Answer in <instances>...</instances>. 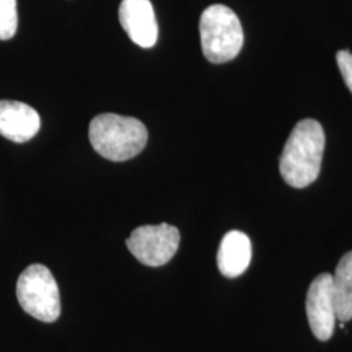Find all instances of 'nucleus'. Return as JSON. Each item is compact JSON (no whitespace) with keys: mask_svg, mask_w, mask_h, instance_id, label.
I'll list each match as a JSON object with an SVG mask.
<instances>
[{"mask_svg":"<svg viewBox=\"0 0 352 352\" xmlns=\"http://www.w3.org/2000/svg\"><path fill=\"white\" fill-rule=\"evenodd\" d=\"M179 243V230L161 223L138 227L126 239V247L141 264L157 267L167 264L175 256Z\"/></svg>","mask_w":352,"mask_h":352,"instance_id":"5","label":"nucleus"},{"mask_svg":"<svg viewBox=\"0 0 352 352\" xmlns=\"http://www.w3.org/2000/svg\"><path fill=\"white\" fill-rule=\"evenodd\" d=\"M89 140L94 151L103 158L123 162L144 151L148 142V129L136 118L101 113L89 126Z\"/></svg>","mask_w":352,"mask_h":352,"instance_id":"2","label":"nucleus"},{"mask_svg":"<svg viewBox=\"0 0 352 352\" xmlns=\"http://www.w3.org/2000/svg\"><path fill=\"white\" fill-rule=\"evenodd\" d=\"M17 32V1L0 0V39L8 41Z\"/></svg>","mask_w":352,"mask_h":352,"instance_id":"11","label":"nucleus"},{"mask_svg":"<svg viewBox=\"0 0 352 352\" xmlns=\"http://www.w3.org/2000/svg\"><path fill=\"white\" fill-rule=\"evenodd\" d=\"M119 21L132 42L140 47H153L158 39V23L151 0H123Z\"/></svg>","mask_w":352,"mask_h":352,"instance_id":"7","label":"nucleus"},{"mask_svg":"<svg viewBox=\"0 0 352 352\" xmlns=\"http://www.w3.org/2000/svg\"><path fill=\"white\" fill-rule=\"evenodd\" d=\"M200 37L204 56L214 64L236 58L244 43L239 17L223 4H213L202 12Z\"/></svg>","mask_w":352,"mask_h":352,"instance_id":"3","label":"nucleus"},{"mask_svg":"<svg viewBox=\"0 0 352 352\" xmlns=\"http://www.w3.org/2000/svg\"><path fill=\"white\" fill-rule=\"evenodd\" d=\"M16 294L26 314L42 322H54L60 316L59 289L45 265L28 266L19 277Z\"/></svg>","mask_w":352,"mask_h":352,"instance_id":"4","label":"nucleus"},{"mask_svg":"<svg viewBox=\"0 0 352 352\" xmlns=\"http://www.w3.org/2000/svg\"><path fill=\"white\" fill-rule=\"evenodd\" d=\"M337 318L347 322L352 318V251L340 258L333 277Z\"/></svg>","mask_w":352,"mask_h":352,"instance_id":"10","label":"nucleus"},{"mask_svg":"<svg viewBox=\"0 0 352 352\" xmlns=\"http://www.w3.org/2000/svg\"><path fill=\"white\" fill-rule=\"evenodd\" d=\"M337 63L343 80L352 93V54L349 50H340L337 54Z\"/></svg>","mask_w":352,"mask_h":352,"instance_id":"12","label":"nucleus"},{"mask_svg":"<svg viewBox=\"0 0 352 352\" xmlns=\"http://www.w3.org/2000/svg\"><path fill=\"white\" fill-rule=\"evenodd\" d=\"M307 316L311 330L320 340H330L337 318L333 277L324 273L311 283L307 294Z\"/></svg>","mask_w":352,"mask_h":352,"instance_id":"6","label":"nucleus"},{"mask_svg":"<svg viewBox=\"0 0 352 352\" xmlns=\"http://www.w3.org/2000/svg\"><path fill=\"white\" fill-rule=\"evenodd\" d=\"M252 245L250 238L241 231H230L221 241L217 264L219 272L227 278L241 276L251 264Z\"/></svg>","mask_w":352,"mask_h":352,"instance_id":"9","label":"nucleus"},{"mask_svg":"<svg viewBox=\"0 0 352 352\" xmlns=\"http://www.w3.org/2000/svg\"><path fill=\"white\" fill-rule=\"evenodd\" d=\"M325 133L315 119L300 120L292 129L279 160L283 180L294 188H305L318 177Z\"/></svg>","mask_w":352,"mask_h":352,"instance_id":"1","label":"nucleus"},{"mask_svg":"<svg viewBox=\"0 0 352 352\" xmlns=\"http://www.w3.org/2000/svg\"><path fill=\"white\" fill-rule=\"evenodd\" d=\"M41 118L29 104L19 101H0V135L13 142H25L39 131Z\"/></svg>","mask_w":352,"mask_h":352,"instance_id":"8","label":"nucleus"}]
</instances>
